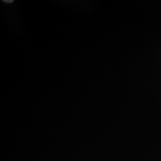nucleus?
I'll return each mask as SVG.
<instances>
[{
	"label": "nucleus",
	"mask_w": 161,
	"mask_h": 161,
	"mask_svg": "<svg viewBox=\"0 0 161 161\" xmlns=\"http://www.w3.org/2000/svg\"><path fill=\"white\" fill-rule=\"evenodd\" d=\"M4 2H5V3H12L13 1H4Z\"/></svg>",
	"instance_id": "1"
}]
</instances>
